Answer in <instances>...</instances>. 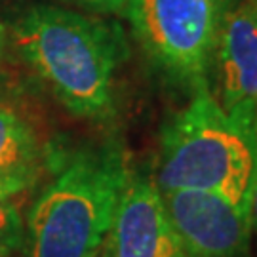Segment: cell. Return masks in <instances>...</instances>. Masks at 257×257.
Returning <instances> with one entry per match:
<instances>
[{
  "mask_svg": "<svg viewBox=\"0 0 257 257\" xmlns=\"http://www.w3.org/2000/svg\"><path fill=\"white\" fill-rule=\"evenodd\" d=\"M0 88H2V86H0Z\"/></svg>",
  "mask_w": 257,
  "mask_h": 257,
  "instance_id": "4fadbf2b",
  "label": "cell"
},
{
  "mask_svg": "<svg viewBox=\"0 0 257 257\" xmlns=\"http://www.w3.org/2000/svg\"><path fill=\"white\" fill-rule=\"evenodd\" d=\"M52 4L65 6V8L78 10L93 16H124L128 0H50Z\"/></svg>",
  "mask_w": 257,
  "mask_h": 257,
  "instance_id": "30bf717a",
  "label": "cell"
},
{
  "mask_svg": "<svg viewBox=\"0 0 257 257\" xmlns=\"http://www.w3.org/2000/svg\"><path fill=\"white\" fill-rule=\"evenodd\" d=\"M6 29L21 61L65 110L93 122L114 114L116 76L128 54L116 21L52 2H31Z\"/></svg>",
  "mask_w": 257,
  "mask_h": 257,
  "instance_id": "6da1fadb",
  "label": "cell"
},
{
  "mask_svg": "<svg viewBox=\"0 0 257 257\" xmlns=\"http://www.w3.org/2000/svg\"><path fill=\"white\" fill-rule=\"evenodd\" d=\"M255 149L221 107L210 82H202L160 130L155 183L160 193L204 191L248 208Z\"/></svg>",
  "mask_w": 257,
  "mask_h": 257,
  "instance_id": "3957f363",
  "label": "cell"
},
{
  "mask_svg": "<svg viewBox=\"0 0 257 257\" xmlns=\"http://www.w3.org/2000/svg\"><path fill=\"white\" fill-rule=\"evenodd\" d=\"M236 0H128L132 35L155 71L193 90L210 82L225 19Z\"/></svg>",
  "mask_w": 257,
  "mask_h": 257,
  "instance_id": "277c9868",
  "label": "cell"
},
{
  "mask_svg": "<svg viewBox=\"0 0 257 257\" xmlns=\"http://www.w3.org/2000/svg\"><path fill=\"white\" fill-rule=\"evenodd\" d=\"M168 217L187 257H246L251 240L248 208L204 191L162 193Z\"/></svg>",
  "mask_w": 257,
  "mask_h": 257,
  "instance_id": "5b68a950",
  "label": "cell"
},
{
  "mask_svg": "<svg viewBox=\"0 0 257 257\" xmlns=\"http://www.w3.org/2000/svg\"><path fill=\"white\" fill-rule=\"evenodd\" d=\"M248 217L251 225V232H257V149H255V166L251 175V185L248 193Z\"/></svg>",
  "mask_w": 257,
  "mask_h": 257,
  "instance_id": "8fae6325",
  "label": "cell"
},
{
  "mask_svg": "<svg viewBox=\"0 0 257 257\" xmlns=\"http://www.w3.org/2000/svg\"><path fill=\"white\" fill-rule=\"evenodd\" d=\"M130 170L116 143L82 149L63 160L29 210L25 257H97Z\"/></svg>",
  "mask_w": 257,
  "mask_h": 257,
  "instance_id": "7a4b0ae2",
  "label": "cell"
},
{
  "mask_svg": "<svg viewBox=\"0 0 257 257\" xmlns=\"http://www.w3.org/2000/svg\"><path fill=\"white\" fill-rule=\"evenodd\" d=\"M221 107L257 143V0H236L213 59Z\"/></svg>",
  "mask_w": 257,
  "mask_h": 257,
  "instance_id": "8992f818",
  "label": "cell"
},
{
  "mask_svg": "<svg viewBox=\"0 0 257 257\" xmlns=\"http://www.w3.org/2000/svg\"><path fill=\"white\" fill-rule=\"evenodd\" d=\"M103 248L105 257H187L153 179L130 170Z\"/></svg>",
  "mask_w": 257,
  "mask_h": 257,
  "instance_id": "52a82bcc",
  "label": "cell"
},
{
  "mask_svg": "<svg viewBox=\"0 0 257 257\" xmlns=\"http://www.w3.org/2000/svg\"><path fill=\"white\" fill-rule=\"evenodd\" d=\"M8 29H6V25L0 21V59L6 55V52H8Z\"/></svg>",
  "mask_w": 257,
  "mask_h": 257,
  "instance_id": "7c38bea8",
  "label": "cell"
},
{
  "mask_svg": "<svg viewBox=\"0 0 257 257\" xmlns=\"http://www.w3.org/2000/svg\"><path fill=\"white\" fill-rule=\"evenodd\" d=\"M44 158L46 151L35 124L16 105L0 101V193H27Z\"/></svg>",
  "mask_w": 257,
  "mask_h": 257,
  "instance_id": "ba28073f",
  "label": "cell"
},
{
  "mask_svg": "<svg viewBox=\"0 0 257 257\" xmlns=\"http://www.w3.org/2000/svg\"><path fill=\"white\" fill-rule=\"evenodd\" d=\"M18 194L0 193V257H8L23 242V219Z\"/></svg>",
  "mask_w": 257,
  "mask_h": 257,
  "instance_id": "9c48e42d",
  "label": "cell"
}]
</instances>
